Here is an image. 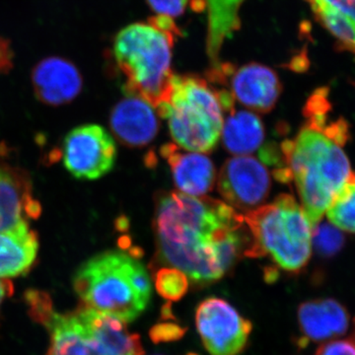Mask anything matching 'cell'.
Listing matches in <instances>:
<instances>
[{"instance_id":"1","label":"cell","mask_w":355,"mask_h":355,"mask_svg":"<svg viewBox=\"0 0 355 355\" xmlns=\"http://www.w3.org/2000/svg\"><path fill=\"white\" fill-rule=\"evenodd\" d=\"M154 231L160 263L196 286L225 277L251 244L244 216L222 200L178 191L156 198Z\"/></svg>"},{"instance_id":"13","label":"cell","mask_w":355,"mask_h":355,"mask_svg":"<svg viewBox=\"0 0 355 355\" xmlns=\"http://www.w3.org/2000/svg\"><path fill=\"white\" fill-rule=\"evenodd\" d=\"M110 125L123 146H146L157 135V112L144 98L125 93V97L112 110Z\"/></svg>"},{"instance_id":"26","label":"cell","mask_w":355,"mask_h":355,"mask_svg":"<svg viewBox=\"0 0 355 355\" xmlns=\"http://www.w3.org/2000/svg\"><path fill=\"white\" fill-rule=\"evenodd\" d=\"M13 53L9 42L0 38V72H8L12 69Z\"/></svg>"},{"instance_id":"18","label":"cell","mask_w":355,"mask_h":355,"mask_svg":"<svg viewBox=\"0 0 355 355\" xmlns=\"http://www.w3.org/2000/svg\"><path fill=\"white\" fill-rule=\"evenodd\" d=\"M245 0H202L207 13V53L211 67L221 62L222 48L241 27L240 9Z\"/></svg>"},{"instance_id":"21","label":"cell","mask_w":355,"mask_h":355,"mask_svg":"<svg viewBox=\"0 0 355 355\" xmlns=\"http://www.w3.org/2000/svg\"><path fill=\"white\" fill-rule=\"evenodd\" d=\"M156 291L161 297L169 301H179L186 295L190 280L182 270L165 266L156 270L153 277Z\"/></svg>"},{"instance_id":"28","label":"cell","mask_w":355,"mask_h":355,"mask_svg":"<svg viewBox=\"0 0 355 355\" xmlns=\"http://www.w3.org/2000/svg\"><path fill=\"white\" fill-rule=\"evenodd\" d=\"M307 1H308V2H309V1H310V0H307Z\"/></svg>"},{"instance_id":"15","label":"cell","mask_w":355,"mask_h":355,"mask_svg":"<svg viewBox=\"0 0 355 355\" xmlns=\"http://www.w3.org/2000/svg\"><path fill=\"white\" fill-rule=\"evenodd\" d=\"M298 323L306 340L329 342L347 333L349 314L347 308L331 298L306 301L298 308Z\"/></svg>"},{"instance_id":"9","label":"cell","mask_w":355,"mask_h":355,"mask_svg":"<svg viewBox=\"0 0 355 355\" xmlns=\"http://www.w3.org/2000/svg\"><path fill=\"white\" fill-rule=\"evenodd\" d=\"M116 146L99 125H84L67 133L62 144L65 169L79 180H97L113 170Z\"/></svg>"},{"instance_id":"29","label":"cell","mask_w":355,"mask_h":355,"mask_svg":"<svg viewBox=\"0 0 355 355\" xmlns=\"http://www.w3.org/2000/svg\"><path fill=\"white\" fill-rule=\"evenodd\" d=\"M354 340H355V338H354Z\"/></svg>"},{"instance_id":"8","label":"cell","mask_w":355,"mask_h":355,"mask_svg":"<svg viewBox=\"0 0 355 355\" xmlns=\"http://www.w3.org/2000/svg\"><path fill=\"white\" fill-rule=\"evenodd\" d=\"M196 324L210 355H239L246 347L253 324L224 299L209 297L198 305Z\"/></svg>"},{"instance_id":"14","label":"cell","mask_w":355,"mask_h":355,"mask_svg":"<svg viewBox=\"0 0 355 355\" xmlns=\"http://www.w3.org/2000/svg\"><path fill=\"white\" fill-rule=\"evenodd\" d=\"M160 153L171 168L175 184L182 193L203 197L212 190L216 181V170L205 154L181 153L174 144H164Z\"/></svg>"},{"instance_id":"2","label":"cell","mask_w":355,"mask_h":355,"mask_svg":"<svg viewBox=\"0 0 355 355\" xmlns=\"http://www.w3.org/2000/svg\"><path fill=\"white\" fill-rule=\"evenodd\" d=\"M349 137L347 121L330 113L306 120L296 137L280 146L282 162L313 230L354 174L345 151Z\"/></svg>"},{"instance_id":"12","label":"cell","mask_w":355,"mask_h":355,"mask_svg":"<svg viewBox=\"0 0 355 355\" xmlns=\"http://www.w3.org/2000/svg\"><path fill=\"white\" fill-rule=\"evenodd\" d=\"M32 85L40 102L58 107L69 104L80 94L83 78L76 65L67 58L49 57L33 69Z\"/></svg>"},{"instance_id":"24","label":"cell","mask_w":355,"mask_h":355,"mask_svg":"<svg viewBox=\"0 0 355 355\" xmlns=\"http://www.w3.org/2000/svg\"><path fill=\"white\" fill-rule=\"evenodd\" d=\"M186 331L178 324L161 323L153 327L149 336L153 343H169L183 338Z\"/></svg>"},{"instance_id":"6","label":"cell","mask_w":355,"mask_h":355,"mask_svg":"<svg viewBox=\"0 0 355 355\" xmlns=\"http://www.w3.org/2000/svg\"><path fill=\"white\" fill-rule=\"evenodd\" d=\"M251 244L245 257H270L277 268L300 272L312 254L313 227L295 198L282 193L268 205L246 212Z\"/></svg>"},{"instance_id":"10","label":"cell","mask_w":355,"mask_h":355,"mask_svg":"<svg viewBox=\"0 0 355 355\" xmlns=\"http://www.w3.org/2000/svg\"><path fill=\"white\" fill-rule=\"evenodd\" d=\"M270 188L272 180L266 166L250 156L228 159L217 180V189L224 202L245 212L261 207Z\"/></svg>"},{"instance_id":"3","label":"cell","mask_w":355,"mask_h":355,"mask_svg":"<svg viewBox=\"0 0 355 355\" xmlns=\"http://www.w3.org/2000/svg\"><path fill=\"white\" fill-rule=\"evenodd\" d=\"M181 31L174 19L156 15L132 23L114 37L112 55L125 79V92L144 98L157 110L168 101L173 50Z\"/></svg>"},{"instance_id":"5","label":"cell","mask_w":355,"mask_h":355,"mask_svg":"<svg viewBox=\"0 0 355 355\" xmlns=\"http://www.w3.org/2000/svg\"><path fill=\"white\" fill-rule=\"evenodd\" d=\"M73 288L85 307L132 323L150 301L153 284L135 254L108 251L77 270Z\"/></svg>"},{"instance_id":"27","label":"cell","mask_w":355,"mask_h":355,"mask_svg":"<svg viewBox=\"0 0 355 355\" xmlns=\"http://www.w3.org/2000/svg\"><path fill=\"white\" fill-rule=\"evenodd\" d=\"M12 292V284L8 279H0V306H1L4 299L9 297Z\"/></svg>"},{"instance_id":"20","label":"cell","mask_w":355,"mask_h":355,"mask_svg":"<svg viewBox=\"0 0 355 355\" xmlns=\"http://www.w3.org/2000/svg\"><path fill=\"white\" fill-rule=\"evenodd\" d=\"M331 224L345 232L355 233V174L343 187L327 209Z\"/></svg>"},{"instance_id":"17","label":"cell","mask_w":355,"mask_h":355,"mask_svg":"<svg viewBox=\"0 0 355 355\" xmlns=\"http://www.w3.org/2000/svg\"><path fill=\"white\" fill-rule=\"evenodd\" d=\"M38 251V235L27 221L0 231V279L26 275L34 265Z\"/></svg>"},{"instance_id":"19","label":"cell","mask_w":355,"mask_h":355,"mask_svg":"<svg viewBox=\"0 0 355 355\" xmlns=\"http://www.w3.org/2000/svg\"><path fill=\"white\" fill-rule=\"evenodd\" d=\"M222 142L229 153L247 156L259 150L265 140V127L256 114L233 111L224 121Z\"/></svg>"},{"instance_id":"22","label":"cell","mask_w":355,"mask_h":355,"mask_svg":"<svg viewBox=\"0 0 355 355\" xmlns=\"http://www.w3.org/2000/svg\"><path fill=\"white\" fill-rule=\"evenodd\" d=\"M345 245L342 230L333 224L321 223L313 230L312 246L318 254L323 257H331L340 251Z\"/></svg>"},{"instance_id":"25","label":"cell","mask_w":355,"mask_h":355,"mask_svg":"<svg viewBox=\"0 0 355 355\" xmlns=\"http://www.w3.org/2000/svg\"><path fill=\"white\" fill-rule=\"evenodd\" d=\"M315 355H355V340H336L324 343Z\"/></svg>"},{"instance_id":"23","label":"cell","mask_w":355,"mask_h":355,"mask_svg":"<svg viewBox=\"0 0 355 355\" xmlns=\"http://www.w3.org/2000/svg\"><path fill=\"white\" fill-rule=\"evenodd\" d=\"M156 15L174 18L183 15L191 0H146Z\"/></svg>"},{"instance_id":"7","label":"cell","mask_w":355,"mask_h":355,"mask_svg":"<svg viewBox=\"0 0 355 355\" xmlns=\"http://www.w3.org/2000/svg\"><path fill=\"white\" fill-rule=\"evenodd\" d=\"M156 112L167 119L172 139L182 148L205 154L218 144L225 111L220 89L207 79L175 74L168 101Z\"/></svg>"},{"instance_id":"4","label":"cell","mask_w":355,"mask_h":355,"mask_svg":"<svg viewBox=\"0 0 355 355\" xmlns=\"http://www.w3.org/2000/svg\"><path fill=\"white\" fill-rule=\"evenodd\" d=\"M25 300L33 319L50 334L46 355H144L139 335L119 318L83 305L58 312L50 296L38 291H28Z\"/></svg>"},{"instance_id":"11","label":"cell","mask_w":355,"mask_h":355,"mask_svg":"<svg viewBox=\"0 0 355 355\" xmlns=\"http://www.w3.org/2000/svg\"><path fill=\"white\" fill-rule=\"evenodd\" d=\"M228 85L235 101L261 114L275 108L282 91L277 72L257 62H250L239 69L233 65L226 80L225 86Z\"/></svg>"},{"instance_id":"16","label":"cell","mask_w":355,"mask_h":355,"mask_svg":"<svg viewBox=\"0 0 355 355\" xmlns=\"http://www.w3.org/2000/svg\"><path fill=\"white\" fill-rule=\"evenodd\" d=\"M40 203L32 197L30 182L16 170L0 168V231L19 225L26 217L37 218Z\"/></svg>"}]
</instances>
